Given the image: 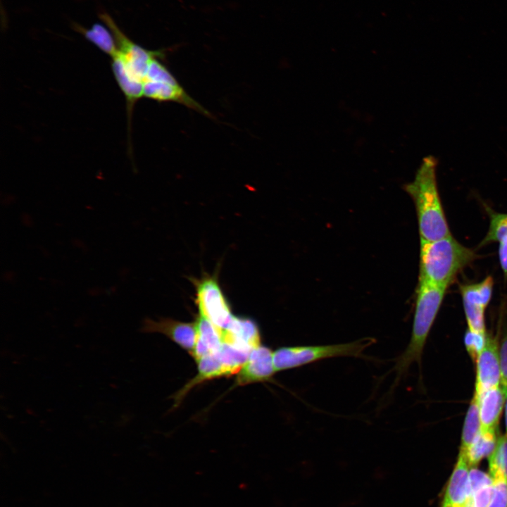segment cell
I'll return each mask as SVG.
<instances>
[{
	"label": "cell",
	"mask_w": 507,
	"mask_h": 507,
	"mask_svg": "<svg viewBox=\"0 0 507 507\" xmlns=\"http://www.w3.org/2000/svg\"><path fill=\"white\" fill-rule=\"evenodd\" d=\"M492 494V480L489 474L470 469L468 495L465 507H488Z\"/></svg>",
	"instance_id": "cell-13"
},
{
	"label": "cell",
	"mask_w": 507,
	"mask_h": 507,
	"mask_svg": "<svg viewBox=\"0 0 507 507\" xmlns=\"http://www.w3.org/2000/svg\"><path fill=\"white\" fill-rule=\"evenodd\" d=\"M373 343L372 338H363L342 344L282 347L273 352L275 370L295 368L332 358H366L364 352Z\"/></svg>",
	"instance_id": "cell-4"
},
{
	"label": "cell",
	"mask_w": 507,
	"mask_h": 507,
	"mask_svg": "<svg viewBox=\"0 0 507 507\" xmlns=\"http://www.w3.org/2000/svg\"><path fill=\"white\" fill-rule=\"evenodd\" d=\"M489 227L481 244L499 242V259L503 273L507 277V213H500L487 208Z\"/></svg>",
	"instance_id": "cell-14"
},
{
	"label": "cell",
	"mask_w": 507,
	"mask_h": 507,
	"mask_svg": "<svg viewBox=\"0 0 507 507\" xmlns=\"http://www.w3.org/2000/svg\"><path fill=\"white\" fill-rule=\"evenodd\" d=\"M222 342L249 351L260 346V333L256 323L247 318L234 317L222 332Z\"/></svg>",
	"instance_id": "cell-10"
},
{
	"label": "cell",
	"mask_w": 507,
	"mask_h": 507,
	"mask_svg": "<svg viewBox=\"0 0 507 507\" xmlns=\"http://www.w3.org/2000/svg\"><path fill=\"white\" fill-rule=\"evenodd\" d=\"M470 466L459 451L456 463L448 481L440 507H465L468 495Z\"/></svg>",
	"instance_id": "cell-9"
},
{
	"label": "cell",
	"mask_w": 507,
	"mask_h": 507,
	"mask_svg": "<svg viewBox=\"0 0 507 507\" xmlns=\"http://www.w3.org/2000/svg\"><path fill=\"white\" fill-rule=\"evenodd\" d=\"M276 372L273 353L265 346L252 349L249 358L239 372L237 382L244 385L268 380Z\"/></svg>",
	"instance_id": "cell-8"
},
{
	"label": "cell",
	"mask_w": 507,
	"mask_h": 507,
	"mask_svg": "<svg viewBox=\"0 0 507 507\" xmlns=\"http://www.w3.org/2000/svg\"><path fill=\"white\" fill-rule=\"evenodd\" d=\"M493 285L494 280L491 276L478 283L461 285L460 289L463 301L486 308L492 298Z\"/></svg>",
	"instance_id": "cell-19"
},
{
	"label": "cell",
	"mask_w": 507,
	"mask_h": 507,
	"mask_svg": "<svg viewBox=\"0 0 507 507\" xmlns=\"http://www.w3.org/2000/svg\"><path fill=\"white\" fill-rule=\"evenodd\" d=\"M447 288L419 280L410 342L396 358L393 370L395 387L412 364L420 365L426 340L439 312Z\"/></svg>",
	"instance_id": "cell-2"
},
{
	"label": "cell",
	"mask_w": 507,
	"mask_h": 507,
	"mask_svg": "<svg viewBox=\"0 0 507 507\" xmlns=\"http://www.w3.org/2000/svg\"><path fill=\"white\" fill-rule=\"evenodd\" d=\"M437 165L434 156L424 157L413 180L404 185L415 206L420 241H434L451 234L437 187Z\"/></svg>",
	"instance_id": "cell-1"
},
{
	"label": "cell",
	"mask_w": 507,
	"mask_h": 507,
	"mask_svg": "<svg viewBox=\"0 0 507 507\" xmlns=\"http://www.w3.org/2000/svg\"><path fill=\"white\" fill-rule=\"evenodd\" d=\"M481 428L478 401L474 394L464 420L460 451L466 452L474 439L480 432Z\"/></svg>",
	"instance_id": "cell-18"
},
{
	"label": "cell",
	"mask_w": 507,
	"mask_h": 507,
	"mask_svg": "<svg viewBox=\"0 0 507 507\" xmlns=\"http://www.w3.org/2000/svg\"><path fill=\"white\" fill-rule=\"evenodd\" d=\"M488 460L492 480V494L488 507H507V477L495 459L489 456Z\"/></svg>",
	"instance_id": "cell-17"
},
{
	"label": "cell",
	"mask_w": 507,
	"mask_h": 507,
	"mask_svg": "<svg viewBox=\"0 0 507 507\" xmlns=\"http://www.w3.org/2000/svg\"><path fill=\"white\" fill-rule=\"evenodd\" d=\"M487 339L486 333L467 330L464 336V343L466 350L473 361L475 362L478 355L484 348Z\"/></svg>",
	"instance_id": "cell-22"
},
{
	"label": "cell",
	"mask_w": 507,
	"mask_h": 507,
	"mask_svg": "<svg viewBox=\"0 0 507 507\" xmlns=\"http://www.w3.org/2000/svg\"><path fill=\"white\" fill-rule=\"evenodd\" d=\"M499 345L494 338L487 336L484 348L476 363V393L501 385V368Z\"/></svg>",
	"instance_id": "cell-7"
},
{
	"label": "cell",
	"mask_w": 507,
	"mask_h": 507,
	"mask_svg": "<svg viewBox=\"0 0 507 507\" xmlns=\"http://www.w3.org/2000/svg\"><path fill=\"white\" fill-rule=\"evenodd\" d=\"M499 437L498 431L481 429L466 452L463 453L470 468H477L484 457H489L496 448Z\"/></svg>",
	"instance_id": "cell-16"
},
{
	"label": "cell",
	"mask_w": 507,
	"mask_h": 507,
	"mask_svg": "<svg viewBox=\"0 0 507 507\" xmlns=\"http://www.w3.org/2000/svg\"><path fill=\"white\" fill-rule=\"evenodd\" d=\"M193 282L199 315L220 330L228 327L234 316L216 277L205 276Z\"/></svg>",
	"instance_id": "cell-5"
},
{
	"label": "cell",
	"mask_w": 507,
	"mask_h": 507,
	"mask_svg": "<svg viewBox=\"0 0 507 507\" xmlns=\"http://www.w3.org/2000/svg\"><path fill=\"white\" fill-rule=\"evenodd\" d=\"M494 458L503 469L507 477V434L500 435L494 451L489 456Z\"/></svg>",
	"instance_id": "cell-23"
},
{
	"label": "cell",
	"mask_w": 507,
	"mask_h": 507,
	"mask_svg": "<svg viewBox=\"0 0 507 507\" xmlns=\"http://www.w3.org/2000/svg\"><path fill=\"white\" fill-rule=\"evenodd\" d=\"M477 396L479 406L481 429L498 431L499 423L506 401V394L501 387L498 386L480 393Z\"/></svg>",
	"instance_id": "cell-11"
},
{
	"label": "cell",
	"mask_w": 507,
	"mask_h": 507,
	"mask_svg": "<svg viewBox=\"0 0 507 507\" xmlns=\"http://www.w3.org/2000/svg\"><path fill=\"white\" fill-rule=\"evenodd\" d=\"M142 332H158L165 334L183 349L192 353L196 340V323H184L168 318L153 320L145 318L141 327Z\"/></svg>",
	"instance_id": "cell-6"
},
{
	"label": "cell",
	"mask_w": 507,
	"mask_h": 507,
	"mask_svg": "<svg viewBox=\"0 0 507 507\" xmlns=\"http://www.w3.org/2000/svg\"><path fill=\"white\" fill-rule=\"evenodd\" d=\"M476 257L473 250L451 234L434 241H420L419 280L448 288Z\"/></svg>",
	"instance_id": "cell-3"
},
{
	"label": "cell",
	"mask_w": 507,
	"mask_h": 507,
	"mask_svg": "<svg viewBox=\"0 0 507 507\" xmlns=\"http://www.w3.org/2000/svg\"><path fill=\"white\" fill-rule=\"evenodd\" d=\"M196 340L192 353L196 361L216 351L221 346L223 330L199 315L196 318Z\"/></svg>",
	"instance_id": "cell-12"
},
{
	"label": "cell",
	"mask_w": 507,
	"mask_h": 507,
	"mask_svg": "<svg viewBox=\"0 0 507 507\" xmlns=\"http://www.w3.org/2000/svg\"><path fill=\"white\" fill-rule=\"evenodd\" d=\"M463 303L468 329L478 332L486 333L485 308L465 301H463Z\"/></svg>",
	"instance_id": "cell-21"
},
{
	"label": "cell",
	"mask_w": 507,
	"mask_h": 507,
	"mask_svg": "<svg viewBox=\"0 0 507 507\" xmlns=\"http://www.w3.org/2000/svg\"><path fill=\"white\" fill-rule=\"evenodd\" d=\"M501 386L505 394L507 392V334L503 337L499 347Z\"/></svg>",
	"instance_id": "cell-24"
},
{
	"label": "cell",
	"mask_w": 507,
	"mask_h": 507,
	"mask_svg": "<svg viewBox=\"0 0 507 507\" xmlns=\"http://www.w3.org/2000/svg\"><path fill=\"white\" fill-rule=\"evenodd\" d=\"M112 70L115 78L125 96L129 115L135 102L143 97L144 84L132 78L126 70L121 58L115 54L112 57Z\"/></svg>",
	"instance_id": "cell-15"
},
{
	"label": "cell",
	"mask_w": 507,
	"mask_h": 507,
	"mask_svg": "<svg viewBox=\"0 0 507 507\" xmlns=\"http://www.w3.org/2000/svg\"><path fill=\"white\" fill-rule=\"evenodd\" d=\"M505 426H506V433L507 434V392H506V403H505Z\"/></svg>",
	"instance_id": "cell-25"
},
{
	"label": "cell",
	"mask_w": 507,
	"mask_h": 507,
	"mask_svg": "<svg viewBox=\"0 0 507 507\" xmlns=\"http://www.w3.org/2000/svg\"><path fill=\"white\" fill-rule=\"evenodd\" d=\"M78 31L111 57L117 51L118 47L111 31L104 26L95 24L89 29L78 27Z\"/></svg>",
	"instance_id": "cell-20"
}]
</instances>
